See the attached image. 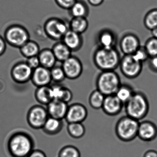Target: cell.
<instances>
[{
	"mask_svg": "<svg viewBox=\"0 0 157 157\" xmlns=\"http://www.w3.org/2000/svg\"><path fill=\"white\" fill-rule=\"evenodd\" d=\"M135 92L130 85L122 83L116 93L115 95L124 105L133 96Z\"/></svg>",
	"mask_w": 157,
	"mask_h": 157,
	"instance_id": "cell-27",
	"label": "cell"
},
{
	"mask_svg": "<svg viewBox=\"0 0 157 157\" xmlns=\"http://www.w3.org/2000/svg\"><path fill=\"white\" fill-rule=\"evenodd\" d=\"M157 136V127L151 121L149 120L140 122L137 137L144 141H151Z\"/></svg>",
	"mask_w": 157,
	"mask_h": 157,
	"instance_id": "cell-14",
	"label": "cell"
},
{
	"mask_svg": "<svg viewBox=\"0 0 157 157\" xmlns=\"http://www.w3.org/2000/svg\"><path fill=\"white\" fill-rule=\"evenodd\" d=\"M47 35L54 40H62L66 33L70 30L69 24L61 19L51 18L48 20L44 26Z\"/></svg>",
	"mask_w": 157,
	"mask_h": 157,
	"instance_id": "cell-8",
	"label": "cell"
},
{
	"mask_svg": "<svg viewBox=\"0 0 157 157\" xmlns=\"http://www.w3.org/2000/svg\"><path fill=\"white\" fill-rule=\"evenodd\" d=\"M6 49V42L5 39L0 36V56L5 53Z\"/></svg>",
	"mask_w": 157,
	"mask_h": 157,
	"instance_id": "cell-40",
	"label": "cell"
},
{
	"mask_svg": "<svg viewBox=\"0 0 157 157\" xmlns=\"http://www.w3.org/2000/svg\"><path fill=\"white\" fill-rule=\"evenodd\" d=\"M50 73L52 81H54L55 83H60L67 78L61 66H55L50 69Z\"/></svg>",
	"mask_w": 157,
	"mask_h": 157,
	"instance_id": "cell-32",
	"label": "cell"
},
{
	"mask_svg": "<svg viewBox=\"0 0 157 157\" xmlns=\"http://www.w3.org/2000/svg\"><path fill=\"white\" fill-rule=\"evenodd\" d=\"M140 46L138 36L132 33L124 35L119 43L120 50L124 55H133Z\"/></svg>",
	"mask_w": 157,
	"mask_h": 157,
	"instance_id": "cell-13",
	"label": "cell"
},
{
	"mask_svg": "<svg viewBox=\"0 0 157 157\" xmlns=\"http://www.w3.org/2000/svg\"><path fill=\"white\" fill-rule=\"evenodd\" d=\"M33 70L25 62H18L11 70V76L14 82L19 84H25L31 81Z\"/></svg>",
	"mask_w": 157,
	"mask_h": 157,
	"instance_id": "cell-10",
	"label": "cell"
},
{
	"mask_svg": "<svg viewBox=\"0 0 157 157\" xmlns=\"http://www.w3.org/2000/svg\"><path fill=\"white\" fill-rule=\"evenodd\" d=\"M31 81L36 88L49 86L52 82L50 70L40 66L33 70Z\"/></svg>",
	"mask_w": 157,
	"mask_h": 157,
	"instance_id": "cell-16",
	"label": "cell"
},
{
	"mask_svg": "<svg viewBox=\"0 0 157 157\" xmlns=\"http://www.w3.org/2000/svg\"><path fill=\"white\" fill-rule=\"evenodd\" d=\"M144 24L148 30L152 31L157 27V9L151 10L146 13Z\"/></svg>",
	"mask_w": 157,
	"mask_h": 157,
	"instance_id": "cell-30",
	"label": "cell"
},
{
	"mask_svg": "<svg viewBox=\"0 0 157 157\" xmlns=\"http://www.w3.org/2000/svg\"><path fill=\"white\" fill-rule=\"evenodd\" d=\"M148 66L151 71L157 73V56L149 59Z\"/></svg>",
	"mask_w": 157,
	"mask_h": 157,
	"instance_id": "cell-38",
	"label": "cell"
},
{
	"mask_svg": "<svg viewBox=\"0 0 157 157\" xmlns=\"http://www.w3.org/2000/svg\"><path fill=\"white\" fill-rule=\"evenodd\" d=\"M88 3L94 7H98L103 3L104 0H87Z\"/></svg>",
	"mask_w": 157,
	"mask_h": 157,
	"instance_id": "cell-41",
	"label": "cell"
},
{
	"mask_svg": "<svg viewBox=\"0 0 157 157\" xmlns=\"http://www.w3.org/2000/svg\"><path fill=\"white\" fill-rule=\"evenodd\" d=\"M28 157H47L46 154L40 149H34Z\"/></svg>",
	"mask_w": 157,
	"mask_h": 157,
	"instance_id": "cell-39",
	"label": "cell"
},
{
	"mask_svg": "<svg viewBox=\"0 0 157 157\" xmlns=\"http://www.w3.org/2000/svg\"><path fill=\"white\" fill-rule=\"evenodd\" d=\"M52 50L57 61L62 63L72 56V51L62 41L55 44Z\"/></svg>",
	"mask_w": 157,
	"mask_h": 157,
	"instance_id": "cell-23",
	"label": "cell"
},
{
	"mask_svg": "<svg viewBox=\"0 0 157 157\" xmlns=\"http://www.w3.org/2000/svg\"><path fill=\"white\" fill-rule=\"evenodd\" d=\"M67 131L69 136L74 139H79L85 135L86 129L82 123L68 124Z\"/></svg>",
	"mask_w": 157,
	"mask_h": 157,
	"instance_id": "cell-28",
	"label": "cell"
},
{
	"mask_svg": "<svg viewBox=\"0 0 157 157\" xmlns=\"http://www.w3.org/2000/svg\"><path fill=\"white\" fill-rule=\"evenodd\" d=\"M124 107V104L113 94L105 96L101 109L105 114L115 116L121 113Z\"/></svg>",
	"mask_w": 157,
	"mask_h": 157,
	"instance_id": "cell-15",
	"label": "cell"
},
{
	"mask_svg": "<svg viewBox=\"0 0 157 157\" xmlns=\"http://www.w3.org/2000/svg\"><path fill=\"white\" fill-rule=\"evenodd\" d=\"M132 56L137 61L143 64V62L147 61L150 58L145 47L140 46L139 48L132 55Z\"/></svg>",
	"mask_w": 157,
	"mask_h": 157,
	"instance_id": "cell-34",
	"label": "cell"
},
{
	"mask_svg": "<svg viewBox=\"0 0 157 157\" xmlns=\"http://www.w3.org/2000/svg\"><path fill=\"white\" fill-rule=\"evenodd\" d=\"M89 22L87 18L73 17L69 23L70 30L82 35L89 27Z\"/></svg>",
	"mask_w": 157,
	"mask_h": 157,
	"instance_id": "cell-24",
	"label": "cell"
},
{
	"mask_svg": "<svg viewBox=\"0 0 157 157\" xmlns=\"http://www.w3.org/2000/svg\"><path fill=\"white\" fill-rule=\"evenodd\" d=\"M72 98H73V94H72V92L69 88L65 87L64 92H63V95H62L60 101L68 104V103L71 101Z\"/></svg>",
	"mask_w": 157,
	"mask_h": 157,
	"instance_id": "cell-37",
	"label": "cell"
},
{
	"mask_svg": "<svg viewBox=\"0 0 157 157\" xmlns=\"http://www.w3.org/2000/svg\"><path fill=\"white\" fill-rule=\"evenodd\" d=\"M61 40L72 52L78 51L83 45V38L82 35L70 30L66 33Z\"/></svg>",
	"mask_w": 157,
	"mask_h": 157,
	"instance_id": "cell-18",
	"label": "cell"
},
{
	"mask_svg": "<svg viewBox=\"0 0 157 157\" xmlns=\"http://www.w3.org/2000/svg\"><path fill=\"white\" fill-rule=\"evenodd\" d=\"M105 97V95L97 89L92 92L89 99L91 107L96 110L101 109Z\"/></svg>",
	"mask_w": 157,
	"mask_h": 157,
	"instance_id": "cell-29",
	"label": "cell"
},
{
	"mask_svg": "<svg viewBox=\"0 0 157 157\" xmlns=\"http://www.w3.org/2000/svg\"><path fill=\"white\" fill-rule=\"evenodd\" d=\"M143 157H157V151L154 150H149L144 153Z\"/></svg>",
	"mask_w": 157,
	"mask_h": 157,
	"instance_id": "cell-42",
	"label": "cell"
},
{
	"mask_svg": "<svg viewBox=\"0 0 157 157\" xmlns=\"http://www.w3.org/2000/svg\"><path fill=\"white\" fill-rule=\"evenodd\" d=\"M97 40L100 46L99 47L113 48H115L117 37L113 31L109 29H104L98 34Z\"/></svg>",
	"mask_w": 157,
	"mask_h": 157,
	"instance_id": "cell-19",
	"label": "cell"
},
{
	"mask_svg": "<svg viewBox=\"0 0 157 157\" xmlns=\"http://www.w3.org/2000/svg\"><path fill=\"white\" fill-rule=\"evenodd\" d=\"M58 157H81V153L78 149L75 146L67 145L60 150Z\"/></svg>",
	"mask_w": 157,
	"mask_h": 157,
	"instance_id": "cell-31",
	"label": "cell"
},
{
	"mask_svg": "<svg viewBox=\"0 0 157 157\" xmlns=\"http://www.w3.org/2000/svg\"><path fill=\"white\" fill-rule=\"evenodd\" d=\"M68 104L60 100H53L47 105V110L50 117L63 120L67 111Z\"/></svg>",
	"mask_w": 157,
	"mask_h": 157,
	"instance_id": "cell-17",
	"label": "cell"
},
{
	"mask_svg": "<svg viewBox=\"0 0 157 157\" xmlns=\"http://www.w3.org/2000/svg\"><path fill=\"white\" fill-rule=\"evenodd\" d=\"M77 0H55L56 3L60 8L69 10Z\"/></svg>",
	"mask_w": 157,
	"mask_h": 157,
	"instance_id": "cell-35",
	"label": "cell"
},
{
	"mask_svg": "<svg viewBox=\"0 0 157 157\" xmlns=\"http://www.w3.org/2000/svg\"><path fill=\"white\" fill-rule=\"evenodd\" d=\"M63 120L49 117L42 129L47 135L54 136L59 134L63 129Z\"/></svg>",
	"mask_w": 157,
	"mask_h": 157,
	"instance_id": "cell-20",
	"label": "cell"
},
{
	"mask_svg": "<svg viewBox=\"0 0 157 157\" xmlns=\"http://www.w3.org/2000/svg\"><path fill=\"white\" fill-rule=\"evenodd\" d=\"M61 67L66 78L70 80L78 79L83 71V66L81 60L77 57L72 56L62 62Z\"/></svg>",
	"mask_w": 157,
	"mask_h": 157,
	"instance_id": "cell-11",
	"label": "cell"
},
{
	"mask_svg": "<svg viewBox=\"0 0 157 157\" xmlns=\"http://www.w3.org/2000/svg\"><path fill=\"white\" fill-rule=\"evenodd\" d=\"M121 84L120 77L115 71H101L96 80L97 90L105 96L115 94Z\"/></svg>",
	"mask_w": 157,
	"mask_h": 157,
	"instance_id": "cell-4",
	"label": "cell"
},
{
	"mask_svg": "<svg viewBox=\"0 0 157 157\" xmlns=\"http://www.w3.org/2000/svg\"><path fill=\"white\" fill-rule=\"evenodd\" d=\"M69 10L72 18L73 17L87 18L90 12V10L88 5L82 0H77L74 5Z\"/></svg>",
	"mask_w": 157,
	"mask_h": 157,
	"instance_id": "cell-25",
	"label": "cell"
},
{
	"mask_svg": "<svg viewBox=\"0 0 157 157\" xmlns=\"http://www.w3.org/2000/svg\"><path fill=\"white\" fill-rule=\"evenodd\" d=\"M21 54L26 58L38 56L40 53V48L36 42L29 40L20 48Z\"/></svg>",
	"mask_w": 157,
	"mask_h": 157,
	"instance_id": "cell-26",
	"label": "cell"
},
{
	"mask_svg": "<svg viewBox=\"0 0 157 157\" xmlns=\"http://www.w3.org/2000/svg\"><path fill=\"white\" fill-rule=\"evenodd\" d=\"M34 146L33 137L24 131L13 133L7 142L8 151L12 157H28Z\"/></svg>",
	"mask_w": 157,
	"mask_h": 157,
	"instance_id": "cell-1",
	"label": "cell"
},
{
	"mask_svg": "<svg viewBox=\"0 0 157 157\" xmlns=\"http://www.w3.org/2000/svg\"><path fill=\"white\" fill-rule=\"evenodd\" d=\"M6 43L13 47L21 48L30 40V35L26 29L21 25H11L4 34Z\"/></svg>",
	"mask_w": 157,
	"mask_h": 157,
	"instance_id": "cell-6",
	"label": "cell"
},
{
	"mask_svg": "<svg viewBox=\"0 0 157 157\" xmlns=\"http://www.w3.org/2000/svg\"><path fill=\"white\" fill-rule=\"evenodd\" d=\"M34 96L39 104L47 106L53 100L50 85L37 87L35 91Z\"/></svg>",
	"mask_w": 157,
	"mask_h": 157,
	"instance_id": "cell-21",
	"label": "cell"
},
{
	"mask_svg": "<svg viewBox=\"0 0 157 157\" xmlns=\"http://www.w3.org/2000/svg\"><path fill=\"white\" fill-rule=\"evenodd\" d=\"M140 121L128 116L122 117L117 122L115 133L121 141L130 142L137 137Z\"/></svg>",
	"mask_w": 157,
	"mask_h": 157,
	"instance_id": "cell-5",
	"label": "cell"
},
{
	"mask_svg": "<svg viewBox=\"0 0 157 157\" xmlns=\"http://www.w3.org/2000/svg\"><path fill=\"white\" fill-rule=\"evenodd\" d=\"M48 117L46 107L41 105H35L28 110L26 120L28 125L32 128L42 129Z\"/></svg>",
	"mask_w": 157,
	"mask_h": 157,
	"instance_id": "cell-7",
	"label": "cell"
},
{
	"mask_svg": "<svg viewBox=\"0 0 157 157\" xmlns=\"http://www.w3.org/2000/svg\"><path fill=\"white\" fill-rule=\"evenodd\" d=\"M145 49L150 58L157 56V39L151 37L147 40L145 45Z\"/></svg>",
	"mask_w": 157,
	"mask_h": 157,
	"instance_id": "cell-33",
	"label": "cell"
},
{
	"mask_svg": "<svg viewBox=\"0 0 157 157\" xmlns=\"http://www.w3.org/2000/svg\"><path fill=\"white\" fill-rule=\"evenodd\" d=\"M121 59L120 54L116 48L99 47L93 56L94 65L101 71L115 70L119 67Z\"/></svg>",
	"mask_w": 157,
	"mask_h": 157,
	"instance_id": "cell-2",
	"label": "cell"
},
{
	"mask_svg": "<svg viewBox=\"0 0 157 157\" xmlns=\"http://www.w3.org/2000/svg\"><path fill=\"white\" fill-rule=\"evenodd\" d=\"M152 37L157 39V27L151 31Z\"/></svg>",
	"mask_w": 157,
	"mask_h": 157,
	"instance_id": "cell-43",
	"label": "cell"
},
{
	"mask_svg": "<svg viewBox=\"0 0 157 157\" xmlns=\"http://www.w3.org/2000/svg\"><path fill=\"white\" fill-rule=\"evenodd\" d=\"M88 112L85 105L75 103L69 105L65 119L69 123H82L88 116Z\"/></svg>",
	"mask_w": 157,
	"mask_h": 157,
	"instance_id": "cell-12",
	"label": "cell"
},
{
	"mask_svg": "<svg viewBox=\"0 0 157 157\" xmlns=\"http://www.w3.org/2000/svg\"><path fill=\"white\" fill-rule=\"evenodd\" d=\"M38 56L41 66L50 70L56 66L57 59L52 49L45 48L41 50Z\"/></svg>",
	"mask_w": 157,
	"mask_h": 157,
	"instance_id": "cell-22",
	"label": "cell"
},
{
	"mask_svg": "<svg viewBox=\"0 0 157 157\" xmlns=\"http://www.w3.org/2000/svg\"><path fill=\"white\" fill-rule=\"evenodd\" d=\"M26 62L33 70L41 66L38 56H35L27 58Z\"/></svg>",
	"mask_w": 157,
	"mask_h": 157,
	"instance_id": "cell-36",
	"label": "cell"
},
{
	"mask_svg": "<svg viewBox=\"0 0 157 157\" xmlns=\"http://www.w3.org/2000/svg\"><path fill=\"white\" fill-rule=\"evenodd\" d=\"M126 115L138 121L144 119L148 113L149 103L147 96L141 91H135L124 105Z\"/></svg>",
	"mask_w": 157,
	"mask_h": 157,
	"instance_id": "cell-3",
	"label": "cell"
},
{
	"mask_svg": "<svg viewBox=\"0 0 157 157\" xmlns=\"http://www.w3.org/2000/svg\"><path fill=\"white\" fill-rule=\"evenodd\" d=\"M123 75L128 79L137 78L142 70L143 64L137 61L132 55H124L119 66Z\"/></svg>",
	"mask_w": 157,
	"mask_h": 157,
	"instance_id": "cell-9",
	"label": "cell"
}]
</instances>
